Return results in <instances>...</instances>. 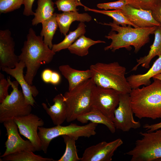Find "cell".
Here are the masks:
<instances>
[{
	"mask_svg": "<svg viewBox=\"0 0 161 161\" xmlns=\"http://www.w3.org/2000/svg\"><path fill=\"white\" fill-rule=\"evenodd\" d=\"M86 32V26L84 22H80L77 28L65 36L64 39L60 43L53 45L51 49L55 52L67 49L81 36Z\"/></svg>",
	"mask_w": 161,
	"mask_h": 161,
	"instance_id": "d4e9b609",
	"label": "cell"
},
{
	"mask_svg": "<svg viewBox=\"0 0 161 161\" xmlns=\"http://www.w3.org/2000/svg\"><path fill=\"white\" fill-rule=\"evenodd\" d=\"M15 42L8 29L0 30V67L14 68L19 61L14 53Z\"/></svg>",
	"mask_w": 161,
	"mask_h": 161,
	"instance_id": "5bb4252c",
	"label": "cell"
},
{
	"mask_svg": "<svg viewBox=\"0 0 161 161\" xmlns=\"http://www.w3.org/2000/svg\"><path fill=\"white\" fill-rule=\"evenodd\" d=\"M25 67L24 63L20 61L13 68L3 67L1 69L16 79L22 88L25 102L33 106L35 101L33 97L37 96L39 92L35 86L29 85L25 80L23 74V70Z\"/></svg>",
	"mask_w": 161,
	"mask_h": 161,
	"instance_id": "9a60e30c",
	"label": "cell"
},
{
	"mask_svg": "<svg viewBox=\"0 0 161 161\" xmlns=\"http://www.w3.org/2000/svg\"><path fill=\"white\" fill-rule=\"evenodd\" d=\"M123 143L118 138L107 143L102 141L87 148L81 157V161H111L114 152Z\"/></svg>",
	"mask_w": 161,
	"mask_h": 161,
	"instance_id": "4fadbf2b",
	"label": "cell"
},
{
	"mask_svg": "<svg viewBox=\"0 0 161 161\" xmlns=\"http://www.w3.org/2000/svg\"><path fill=\"white\" fill-rule=\"evenodd\" d=\"M153 79L150 84L131 89L129 93L134 114L140 119H161V80Z\"/></svg>",
	"mask_w": 161,
	"mask_h": 161,
	"instance_id": "7a4b0ae2",
	"label": "cell"
},
{
	"mask_svg": "<svg viewBox=\"0 0 161 161\" xmlns=\"http://www.w3.org/2000/svg\"><path fill=\"white\" fill-rule=\"evenodd\" d=\"M128 4L136 8L152 9L160 0H127Z\"/></svg>",
	"mask_w": 161,
	"mask_h": 161,
	"instance_id": "1f68e13d",
	"label": "cell"
},
{
	"mask_svg": "<svg viewBox=\"0 0 161 161\" xmlns=\"http://www.w3.org/2000/svg\"><path fill=\"white\" fill-rule=\"evenodd\" d=\"M61 77L60 75L57 72L53 71L52 73L50 83L56 85L58 84L60 82Z\"/></svg>",
	"mask_w": 161,
	"mask_h": 161,
	"instance_id": "f35d334b",
	"label": "cell"
},
{
	"mask_svg": "<svg viewBox=\"0 0 161 161\" xmlns=\"http://www.w3.org/2000/svg\"><path fill=\"white\" fill-rule=\"evenodd\" d=\"M56 13H54L51 17L41 23L42 29L40 36L44 37V43L51 49L53 45V37L58 26L56 18Z\"/></svg>",
	"mask_w": 161,
	"mask_h": 161,
	"instance_id": "484cf974",
	"label": "cell"
},
{
	"mask_svg": "<svg viewBox=\"0 0 161 161\" xmlns=\"http://www.w3.org/2000/svg\"><path fill=\"white\" fill-rule=\"evenodd\" d=\"M101 24L111 27V31L105 37L111 40L112 42L109 45L105 47L104 50H111L113 52L123 48L130 50L131 46H133L134 52L137 53L149 41V36L154 34L157 27L132 28L131 26H120L113 22Z\"/></svg>",
	"mask_w": 161,
	"mask_h": 161,
	"instance_id": "3957f363",
	"label": "cell"
},
{
	"mask_svg": "<svg viewBox=\"0 0 161 161\" xmlns=\"http://www.w3.org/2000/svg\"><path fill=\"white\" fill-rule=\"evenodd\" d=\"M54 104L47 107L45 103H42L43 108L50 116L53 124L61 125L66 120L67 115V107L64 101L63 95L58 94L53 99Z\"/></svg>",
	"mask_w": 161,
	"mask_h": 161,
	"instance_id": "e0dca14e",
	"label": "cell"
},
{
	"mask_svg": "<svg viewBox=\"0 0 161 161\" xmlns=\"http://www.w3.org/2000/svg\"><path fill=\"white\" fill-rule=\"evenodd\" d=\"M35 0H24V9L23 14L26 16L34 15V13L32 10V7Z\"/></svg>",
	"mask_w": 161,
	"mask_h": 161,
	"instance_id": "e575fe53",
	"label": "cell"
},
{
	"mask_svg": "<svg viewBox=\"0 0 161 161\" xmlns=\"http://www.w3.org/2000/svg\"><path fill=\"white\" fill-rule=\"evenodd\" d=\"M6 129L7 139L5 143V151L0 157L22 151H36L32 143L29 140H25L20 135L18 126L13 119L4 122Z\"/></svg>",
	"mask_w": 161,
	"mask_h": 161,
	"instance_id": "7c38bea8",
	"label": "cell"
},
{
	"mask_svg": "<svg viewBox=\"0 0 161 161\" xmlns=\"http://www.w3.org/2000/svg\"><path fill=\"white\" fill-rule=\"evenodd\" d=\"M54 4L53 0H38L37 7L32 20V25H36L51 17L54 13Z\"/></svg>",
	"mask_w": 161,
	"mask_h": 161,
	"instance_id": "603a6c76",
	"label": "cell"
},
{
	"mask_svg": "<svg viewBox=\"0 0 161 161\" xmlns=\"http://www.w3.org/2000/svg\"><path fill=\"white\" fill-rule=\"evenodd\" d=\"M10 85L4 75L0 73V103L9 95L8 89Z\"/></svg>",
	"mask_w": 161,
	"mask_h": 161,
	"instance_id": "836d02e7",
	"label": "cell"
},
{
	"mask_svg": "<svg viewBox=\"0 0 161 161\" xmlns=\"http://www.w3.org/2000/svg\"><path fill=\"white\" fill-rule=\"evenodd\" d=\"M161 74V55L154 62L152 66L145 73L131 75L127 78L131 89L139 88L142 85H148L151 83V79Z\"/></svg>",
	"mask_w": 161,
	"mask_h": 161,
	"instance_id": "d6986e66",
	"label": "cell"
},
{
	"mask_svg": "<svg viewBox=\"0 0 161 161\" xmlns=\"http://www.w3.org/2000/svg\"><path fill=\"white\" fill-rule=\"evenodd\" d=\"M154 34V41L150 46L148 53L137 59V64L132 68V71H136L140 65L145 69H148L151 60L156 56L159 57L161 55V26L156 27Z\"/></svg>",
	"mask_w": 161,
	"mask_h": 161,
	"instance_id": "44dd1931",
	"label": "cell"
},
{
	"mask_svg": "<svg viewBox=\"0 0 161 161\" xmlns=\"http://www.w3.org/2000/svg\"><path fill=\"white\" fill-rule=\"evenodd\" d=\"M66 146L65 152L57 161H81V158L79 157L75 145L76 140L68 135L61 136Z\"/></svg>",
	"mask_w": 161,
	"mask_h": 161,
	"instance_id": "83f0119b",
	"label": "cell"
},
{
	"mask_svg": "<svg viewBox=\"0 0 161 161\" xmlns=\"http://www.w3.org/2000/svg\"><path fill=\"white\" fill-rule=\"evenodd\" d=\"M55 4L58 11L63 12L78 11V6H85L81 3L80 0H57Z\"/></svg>",
	"mask_w": 161,
	"mask_h": 161,
	"instance_id": "f546056e",
	"label": "cell"
},
{
	"mask_svg": "<svg viewBox=\"0 0 161 161\" xmlns=\"http://www.w3.org/2000/svg\"><path fill=\"white\" fill-rule=\"evenodd\" d=\"M100 43H106L105 41H94L83 35L77 39L68 48L70 52L78 56L83 57L89 53V49L92 46Z\"/></svg>",
	"mask_w": 161,
	"mask_h": 161,
	"instance_id": "cb8c5ba5",
	"label": "cell"
},
{
	"mask_svg": "<svg viewBox=\"0 0 161 161\" xmlns=\"http://www.w3.org/2000/svg\"><path fill=\"white\" fill-rule=\"evenodd\" d=\"M128 19L137 28L161 26L154 18L151 10L136 8L129 4L121 10Z\"/></svg>",
	"mask_w": 161,
	"mask_h": 161,
	"instance_id": "2e32d148",
	"label": "cell"
},
{
	"mask_svg": "<svg viewBox=\"0 0 161 161\" xmlns=\"http://www.w3.org/2000/svg\"><path fill=\"white\" fill-rule=\"evenodd\" d=\"M30 151H22L5 156L1 161H55L52 158L44 157Z\"/></svg>",
	"mask_w": 161,
	"mask_h": 161,
	"instance_id": "4316f807",
	"label": "cell"
},
{
	"mask_svg": "<svg viewBox=\"0 0 161 161\" xmlns=\"http://www.w3.org/2000/svg\"><path fill=\"white\" fill-rule=\"evenodd\" d=\"M120 94L113 89L96 85L92 97V109L99 111L113 122L114 112L119 103Z\"/></svg>",
	"mask_w": 161,
	"mask_h": 161,
	"instance_id": "9c48e42d",
	"label": "cell"
},
{
	"mask_svg": "<svg viewBox=\"0 0 161 161\" xmlns=\"http://www.w3.org/2000/svg\"><path fill=\"white\" fill-rule=\"evenodd\" d=\"M129 93L120 94L118 106L114 112L113 122L116 129L128 132L141 127L139 121L134 119Z\"/></svg>",
	"mask_w": 161,
	"mask_h": 161,
	"instance_id": "30bf717a",
	"label": "cell"
},
{
	"mask_svg": "<svg viewBox=\"0 0 161 161\" xmlns=\"http://www.w3.org/2000/svg\"><path fill=\"white\" fill-rule=\"evenodd\" d=\"M56 18L60 32L64 36L66 35L70 25L73 21L88 22L92 19V17L88 14L80 13L78 11L66 12L61 13H57Z\"/></svg>",
	"mask_w": 161,
	"mask_h": 161,
	"instance_id": "ffe728a7",
	"label": "cell"
},
{
	"mask_svg": "<svg viewBox=\"0 0 161 161\" xmlns=\"http://www.w3.org/2000/svg\"><path fill=\"white\" fill-rule=\"evenodd\" d=\"M128 4L127 0H119L115 1L99 3L97 7L105 10L109 9L122 10Z\"/></svg>",
	"mask_w": 161,
	"mask_h": 161,
	"instance_id": "d6a6232c",
	"label": "cell"
},
{
	"mask_svg": "<svg viewBox=\"0 0 161 161\" xmlns=\"http://www.w3.org/2000/svg\"><path fill=\"white\" fill-rule=\"evenodd\" d=\"M153 78L161 80V74L157 75L154 76Z\"/></svg>",
	"mask_w": 161,
	"mask_h": 161,
	"instance_id": "ab89813d",
	"label": "cell"
},
{
	"mask_svg": "<svg viewBox=\"0 0 161 161\" xmlns=\"http://www.w3.org/2000/svg\"><path fill=\"white\" fill-rule=\"evenodd\" d=\"M140 134L141 138L125 154L131 157V161H161V129Z\"/></svg>",
	"mask_w": 161,
	"mask_h": 161,
	"instance_id": "8992f818",
	"label": "cell"
},
{
	"mask_svg": "<svg viewBox=\"0 0 161 161\" xmlns=\"http://www.w3.org/2000/svg\"><path fill=\"white\" fill-rule=\"evenodd\" d=\"M59 69L68 81V91L72 90L92 77V72L89 69L86 70H80L74 69L68 65H64L60 66Z\"/></svg>",
	"mask_w": 161,
	"mask_h": 161,
	"instance_id": "ac0fdd59",
	"label": "cell"
},
{
	"mask_svg": "<svg viewBox=\"0 0 161 161\" xmlns=\"http://www.w3.org/2000/svg\"><path fill=\"white\" fill-rule=\"evenodd\" d=\"M79 122L86 123L89 121L97 124H103L106 126L112 133H114L116 128L113 122L99 111L92 109L79 116L77 119Z\"/></svg>",
	"mask_w": 161,
	"mask_h": 161,
	"instance_id": "7402d4cb",
	"label": "cell"
},
{
	"mask_svg": "<svg viewBox=\"0 0 161 161\" xmlns=\"http://www.w3.org/2000/svg\"><path fill=\"white\" fill-rule=\"evenodd\" d=\"M152 14L154 19L161 24V0L151 10Z\"/></svg>",
	"mask_w": 161,
	"mask_h": 161,
	"instance_id": "d590c367",
	"label": "cell"
},
{
	"mask_svg": "<svg viewBox=\"0 0 161 161\" xmlns=\"http://www.w3.org/2000/svg\"><path fill=\"white\" fill-rule=\"evenodd\" d=\"M7 79L13 90L0 104V122L13 119L14 117L25 116L31 113L32 106L25 102L22 92L18 89L17 80L12 81L9 77Z\"/></svg>",
	"mask_w": 161,
	"mask_h": 161,
	"instance_id": "ba28073f",
	"label": "cell"
},
{
	"mask_svg": "<svg viewBox=\"0 0 161 161\" xmlns=\"http://www.w3.org/2000/svg\"><path fill=\"white\" fill-rule=\"evenodd\" d=\"M91 78L96 86L114 89L120 94L129 93L131 89L125 77L126 69L117 62H98L89 68Z\"/></svg>",
	"mask_w": 161,
	"mask_h": 161,
	"instance_id": "277c9868",
	"label": "cell"
},
{
	"mask_svg": "<svg viewBox=\"0 0 161 161\" xmlns=\"http://www.w3.org/2000/svg\"><path fill=\"white\" fill-rule=\"evenodd\" d=\"M84 8L86 11H91L102 14L111 17L113 20V23L116 24L118 25H120L122 27H126L127 25L137 28L128 19L121 10H114L112 11L99 10L90 8L86 6Z\"/></svg>",
	"mask_w": 161,
	"mask_h": 161,
	"instance_id": "f1b7e54d",
	"label": "cell"
},
{
	"mask_svg": "<svg viewBox=\"0 0 161 161\" xmlns=\"http://www.w3.org/2000/svg\"><path fill=\"white\" fill-rule=\"evenodd\" d=\"M27 38L18 57L19 61L24 62L26 67L25 79L29 85H32L41 65L49 63L55 53L44 43L43 37L37 35L31 28L29 29Z\"/></svg>",
	"mask_w": 161,
	"mask_h": 161,
	"instance_id": "6da1fadb",
	"label": "cell"
},
{
	"mask_svg": "<svg viewBox=\"0 0 161 161\" xmlns=\"http://www.w3.org/2000/svg\"><path fill=\"white\" fill-rule=\"evenodd\" d=\"M53 71L49 69H44L42 72L41 77L43 81L46 83H50Z\"/></svg>",
	"mask_w": 161,
	"mask_h": 161,
	"instance_id": "8d00e7d4",
	"label": "cell"
},
{
	"mask_svg": "<svg viewBox=\"0 0 161 161\" xmlns=\"http://www.w3.org/2000/svg\"><path fill=\"white\" fill-rule=\"evenodd\" d=\"M143 128L145 129L147 132L154 131L161 129V122L158 123L150 125L146 124L143 126Z\"/></svg>",
	"mask_w": 161,
	"mask_h": 161,
	"instance_id": "74e56055",
	"label": "cell"
},
{
	"mask_svg": "<svg viewBox=\"0 0 161 161\" xmlns=\"http://www.w3.org/2000/svg\"><path fill=\"white\" fill-rule=\"evenodd\" d=\"M24 0H0V13H6L19 9Z\"/></svg>",
	"mask_w": 161,
	"mask_h": 161,
	"instance_id": "4dcf8cb0",
	"label": "cell"
},
{
	"mask_svg": "<svg viewBox=\"0 0 161 161\" xmlns=\"http://www.w3.org/2000/svg\"><path fill=\"white\" fill-rule=\"evenodd\" d=\"M13 120L20 134L31 142L36 151L41 150V143L38 130V127L43 126L44 125L43 120L31 113L25 116L14 117Z\"/></svg>",
	"mask_w": 161,
	"mask_h": 161,
	"instance_id": "8fae6325",
	"label": "cell"
},
{
	"mask_svg": "<svg viewBox=\"0 0 161 161\" xmlns=\"http://www.w3.org/2000/svg\"><path fill=\"white\" fill-rule=\"evenodd\" d=\"M97 125V124L90 122L83 126L72 123L65 126L58 125L49 128L39 127L38 134L41 143V150L47 153L51 141L60 136L68 135L77 140L80 137H89L95 135Z\"/></svg>",
	"mask_w": 161,
	"mask_h": 161,
	"instance_id": "52a82bcc",
	"label": "cell"
},
{
	"mask_svg": "<svg viewBox=\"0 0 161 161\" xmlns=\"http://www.w3.org/2000/svg\"><path fill=\"white\" fill-rule=\"evenodd\" d=\"M95 86L90 78L65 93L63 97L67 107V122L77 120L79 116L92 109V97Z\"/></svg>",
	"mask_w": 161,
	"mask_h": 161,
	"instance_id": "5b68a950",
	"label": "cell"
}]
</instances>
